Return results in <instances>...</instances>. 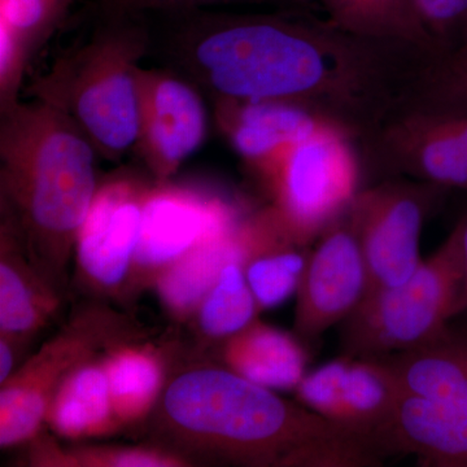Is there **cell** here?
<instances>
[{"instance_id": "1", "label": "cell", "mask_w": 467, "mask_h": 467, "mask_svg": "<svg viewBox=\"0 0 467 467\" xmlns=\"http://www.w3.org/2000/svg\"><path fill=\"white\" fill-rule=\"evenodd\" d=\"M158 444L187 459L254 467H361L374 462L349 434L223 364L192 362L173 373L150 414Z\"/></svg>"}, {"instance_id": "2", "label": "cell", "mask_w": 467, "mask_h": 467, "mask_svg": "<svg viewBox=\"0 0 467 467\" xmlns=\"http://www.w3.org/2000/svg\"><path fill=\"white\" fill-rule=\"evenodd\" d=\"M97 150L70 117L32 98L0 109V195L33 265L66 295L77 235L98 192Z\"/></svg>"}, {"instance_id": "3", "label": "cell", "mask_w": 467, "mask_h": 467, "mask_svg": "<svg viewBox=\"0 0 467 467\" xmlns=\"http://www.w3.org/2000/svg\"><path fill=\"white\" fill-rule=\"evenodd\" d=\"M150 50L147 18L94 14L90 33L33 77L23 95L70 117L98 155L119 159L137 142L135 72Z\"/></svg>"}, {"instance_id": "4", "label": "cell", "mask_w": 467, "mask_h": 467, "mask_svg": "<svg viewBox=\"0 0 467 467\" xmlns=\"http://www.w3.org/2000/svg\"><path fill=\"white\" fill-rule=\"evenodd\" d=\"M398 384L387 434L389 453L423 466L467 467V326H451L434 342L382 358Z\"/></svg>"}, {"instance_id": "5", "label": "cell", "mask_w": 467, "mask_h": 467, "mask_svg": "<svg viewBox=\"0 0 467 467\" xmlns=\"http://www.w3.org/2000/svg\"><path fill=\"white\" fill-rule=\"evenodd\" d=\"M463 273L454 230L407 281L368 292L342 324L343 355L382 358L434 342L462 315Z\"/></svg>"}, {"instance_id": "6", "label": "cell", "mask_w": 467, "mask_h": 467, "mask_svg": "<svg viewBox=\"0 0 467 467\" xmlns=\"http://www.w3.org/2000/svg\"><path fill=\"white\" fill-rule=\"evenodd\" d=\"M257 177L285 229L308 247L364 187L358 140L330 122L291 144Z\"/></svg>"}, {"instance_id": "7", "label": "cell", "mask_w": 467, "mask_h": 467, "mask_svg": "<svg viewBox=\"0 0 467 467\" xmlns=\"http://www.w3.org/2000/svg\"><path fill=\"white\" fill-rule=\"evenodd\" d=\"M130 315L95 304L77 310L52 339L0 384V447L29 444L42 432L55 391L76 368L117 343L142 339Z\"/></svg>"}, {"instance_id": "8", "label": "cell", "mask_w": 467, "mask_h": 467, "mask_svg": "<svg viewBox=\"0 0 467 467\" xmlns=\"http://www.w3.org/2000/svg\"><path fill=\"white\" fill-rule=\"evenodd\" d=\"M358 146L364 186L404 177L467 192V112L400 103Z\"/></svg>"}, {"instance_id": "9", "label": "cell", "mask_w": 467, "mask_h": 467, "mask_svg": "<svg viewBox=\"0 0 467 467\" xmlns=\"http://www.w3.org/2000/svg\"><path fill=\"white\" fill-rule=\"evenodd\" d=\"M252 209L221 193L167 182L150 184L140 242L122 294L130 304L199 243L241 223Z\"/></svg>"}, {"instance_id": "10", "label": "cell", "mask_w": 467, "mask_h": 467, "mask_svg": "<svg viewBox=\"0 0 467 467\" xmlns=\"http://www.w3.org/2000/svg\"><path fill=\"white\" fill-rule=\"evenodd\" d=\"M448 192L404 177L386 178L359 190L349 212L367 263L368 294L400 285L416 272L423 260V227Z\"/></svg>"}, {"instance_id": "11", "label": "cell", "mask_w": 467, "mask_h": 467, "mask_svg": "<svg viewBox=\"0 0 467 467\" xmlns=\"http://www.w3.org/2000/svg\"><path fill=\"white\" fill-rule=\"evenodd\" d=\"M152 183L129 173L98 187L75 247L76 284L99 299L122 300Z\"/></svg>"}, {"instance_id": "12", "label": "cell", "mask_w": 467, "mask_h": 467, "mask_svg": "<svg viewBox=\"0 0 467 467\" xmlns=\"http://www.w3.org/2000/svg\"><path fill=\"white\" fill-rule=\"evenodd\" d=\"M138 135L134 149L156 182H167L207 137L202 94L165 67H138Z\"/></svg>"}, {"instance_id": "13", "label": "cell", "mask_w": 467, "mask_h": 467, "mask_svg": "<svg viewBox=\"0 0 467 467\" xmlns=\"http://www.w3.org/2000/svg\"><path fill=\"white\" fill-rule=\"evenodd\" d=\"M303 407L349 434L387 450L398 384L383 358L342 355L308 371L296 387Z\"/></svg>"}, {"instance_id": "14", "label": "cell", "mask_w": 467, "mask_h": 467, "mask_svg": "<svg viewBox=\"0 0 467 467\" xmlns=\"http://www.w3.org/2000/svg\"><path fill=\"white\" fill-rule=\"evenodd\" d=\"M368 288L367 263L348 208L310 248L296 292L295 334L306 342L342 325L367 296Z\"/></svg>"}, {"instance_id": "15", "label": "cell", "mask_w": 467, "mask_h": 467, "mask_svg": "<svg viewBox=\"0 0 467 467\" xmlns=\"http://www.w3.org/2000/svg\"><path fill=\"white\" fill-rule=\"evenodd\" d=\"M276 218L270 205L252 209L241 223L199 243L156 282L160 303L177 324L192 322L199 304L229 264L242 263L263 244Z\"/></svg>"}, {"instance_id": "16", "label": "cell", "mask_w": 467, "mask_h": 467, "mask_svg": "<svg viewBox=\"0 0 467 467\" xmlns=\"http://www.w3.org/2000/svg\"><path fill=\"white\" fill-rule=\"evenodd\" d=\"M64 294L27 257L14 218L2 209L0 339L20 352L57 317Z\"/></svg>"}, {"instance_id": "17", "label": "cell", "mask_w": 467, "mask_h": 467, "mask_svg": "<svg viewBox=\"0 0 467 467\" xmlns=\"http://www.w3.org/2000/svg\"><path fill=\"white\" fill-rule=\"evenodd\" d=\"M212 104L227 142L256 175L291 144L327 122L288 101L216 100Z\"/></svg>"}, {"instance_id": "18", "label": "cell", "mask_w": 467, "mask_h": 467, "mask_svg": "<svg viewBox=\"0 0 467 467\" xmlns=\"http://www.w3.org/2000/svg\"><path fill=\"white\" fill-rule=\"evenodd\" d=\"M218 346L223 367L273 391L296 389L308 373L304 340L259 318Z\"/></svg>"}, {"instance_id": "19", "label": "cell", "mask_w": 467, "mask_h": 467, "mask_svg": "<svg viewBox=\"0 0 467 467\" xmlns=\"http://www.w3.org/2000/svg\"><path fill=\"white\" fill-rule=\"evenodd\" d=\"M67 9L61 0H0V109L23 98L30 61Z\"/></svg>"}, {"instance_id": "20", "label": "cell", "mask_w": 467, "mask_h": 467, "mask_svg": "<svg viewBox=\"0 0 467 467\" xmlns=\"http://www.w3.org/2000/svg\"><path fill=\"white\" fill-rule=\"evenodd\" d=\"M100 356L76 368L52 396L45 425L66 441L104 438L124 429L110 400Z\"/></svg>"}, {"instance_id": "21", "label": "cell", "mask_w": 467, "mask_h": 467, "mask_svg": "<svg viewBox=\"0 0 467 467\" xmlns=\"http://www.w3.org/2000/svg\"><path fill=\"white\" fill-rule=\"evenodd\" d=\"M100 361L122 427L149 420L167 382L168 368L161 353L149 344L130 340L109 347L101 353Z\"/></svg>"}, {"instance_id": "22", "label": "cell", "mask_w": 467, "mask_h": 467, "mask_svg": "<svg viewBox=\"0 0 467 467\" xmlns=\"http://www.w3.org/2000/svg\"><path fill=\"white\" fill-rule=\"evenodd\" d=\"M335 26L368 38L416 45L436 57L413 0H317Z\"/></svg>"}, {"instance_id": "23", "label": "cell", "mask_w": 467, "mask_h": 467, "mask_svg": "<svg viewBox=\"0 0 467 467\" xmlns=\"http://www.w3.org/2000/svg\"><path fill=\"white\" fill-rule=\"evenodd\" d=\"M27 466L36 467H186L193 462L162 445L78 444L64 447L39 434L29 442Z\"/></svg>"}, {"instance_id": "24", "label": "cell", "mask_w": 467, "mask_h": 467, "mask_svg": "<svg viewBox=\"0 0 467 467\" xmlns=\"http://www.w3.org/2000/svg\"><path fill=\"white\" fill-rule=\"evenodd\" d=\"M310 248L295 241L282 226L245 261V278L261 312L282 306L296 294Z\"/></svg>"}, {"instance_id": "25", "label": "cell", "mask_w": 467, "mask_h": 467, "mask_svg": "<svg viewBox=\"0 0 467 467\" xmlns=\"http://www.w3.org/2000/svg\"><path fill=\"white\" fill-rule=\"evenodd\" d=\"M260 313L243 264L232 263L202 297L192 321L202 343L220 344L247 327Z\"/></svg>"}, {"instance_id": "26", "label": "cell", "mask_w": 467, "mask_h": 467, "mask_svg": "<svg viewBox=\"0 0 467 467\" xmlns=\"http://www.w3.org/2000/svg\"><path fill=\"white\" fill-rule=\"evenodd\" d=\"M402 103L467 112V38L432 57Z\"/></svg>"}, {"instance_id": "27", "label": "cell", "mask_w": 467, "mask_h": 467, "mask_svg": "<svg viewBox=\"0 0 467 467\" xmlns=\"http://www.w3.org/2000/svg\"><path fill=\"white\" fill-rule=\"evenodd\" d=\"M94 14L107 17L150 18L208 8H309L317 0H92ZM322 12V11H321Z\"/></svg>"}, {"instance_id": "28", "label": "cell", "mask_w": 467, "mask_h": 467, "mask_svg": "<svg viewBox=\"0 0 467 467\" xmlns=\"http://www.w3.org/2000/svg\"><path fill=\"white\" fill-rule=\"evenodd\" d=\"M431 36L436 55L453 50L467 38V0H413Z\"/></svg>"}, {"instance_id": "29", "label": "cell", "mask_w": 467, "mask_h": 467, "mask_svg": "<svg viewBox=\"0 0 467 467\" xmlns=\"http://www.w3.org/2000/svg\"><path fill=\"white\" fill-rule=\"evenodd\" d=\"M21 352L11 342L0 339V384L5 382L15 373Z\"/></svg>"}, {"instance_id": "30", "label": "cell", "mask_w": 467, "mask_h": 467, "mask_svg": "<svg viewBox=\"0 0 467 467\" xmlns=\"http://www.w3.org/2000/svg\"><path fill=\"white\" fill-rule=\"evenodd\" d=\"M453 230L459 239L461 265H462L463 273L462 313H465L467 312V211L460 218Z\"/></svg>"}, {"instance_id": "31", "label": "cell", "mask_w": 467, "mask_h": 467, "mask_svg": "<svg viewBox=\"0 0 467 467\" xmlns=\"http://www.w3.org/2000/svg\"><path fill=\"white\" fill-rule=\"evenodd\" d=\"M61 2L66 3L67 5H72L75 3V0H61Z\"/></svg>"}]
</instances>
